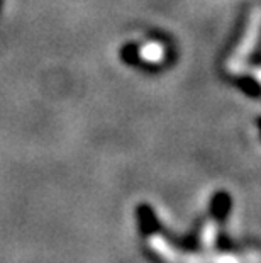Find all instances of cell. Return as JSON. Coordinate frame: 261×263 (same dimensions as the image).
<instances>
[{"label": "cell", "instance_id": "6da1fadb", "mask_svg": "<svg viewBox=\"0 0 261 263\" xmlns=\"http://www.w3.org/2000/svg\"><path fill=\"white\" fill-rule=\"evenodd\" d=\"M259 34H261V7H256L251 12V15H249L243 39L236 46L234 53L227 60L226 68L229 73H241V71L246 68L248 60L253 54L254 48H256V44L261 37Z\"/></svg>", "mask_w": 261, "mask_h": 263}, {"label": "cell", "instance_id": "7a4b0ae2", "mask_svg": "<svg viewBox=\"0 0 261 263\" xmlns=\"http://www.w3.org/2000/svg\"><path fill=\"white\" fill-rule=\"evenodd\" d=\"M205 219L204 217H197L195 222L192 224V229L185 234H176L170 229L163 228L161 236L165 238V241L171 245L173 248L183 251V253H198L202 250V228Z\"/></svg>", "mask_w": 261, "mask_h": 263}, {"label": "cell", "instance_id": "3957f363", "mask_svg": "<svg viewBox=\"0 0 261 263\" xmlns=\"http://www.w3.org/2000/svg\"><path fill=\"white\" fill-rule=\"evenodd\" d=\"M134 216H136V222H137V231H139L141 236L151 238L156 236V234H161L163 231V222L159 221V217L154 211V207L148 202H141L136 205L134 209Z\"/></svg>", "mask_w": 261, "mask_h": 263}, {"label": "cell", "instance_id": "277c9868", "mask_svg": "<svg viewBox=\"0 0 261 263\" xmlns=\"http://www.w3.org/2000/svg\"><path fill=\"white\" fill-rule=\"evenodd\" d=\"M232 211V197L229 192L226 190H217L214 192V195L210 197L209 202V216L215 224L222 226L224 222L229 219Z\"/></svg>", "mask_w": 261, "mask_h": 263}, {"label": "cell", "instance_id": "5b68a950", "mask_svg": "<svg viewBox=\"0 0 261 263\" xmlns=\"http://www.w3.org/2000/svg\"><path fill=\"white\" fill-rule=\"evenodd\" d=\"M139 57H141V60L148 61V63H153V65L159 63V61L166 57V48L161 43H158V41L146 43L141 48Z\"/></svg>", "mask_w": 261, "mask_h": 263}, {"label": "cell", "instance_id": "8992f818", "mask_svg": "<svg viewBox=\"0 0 261 263\" xmlns=\"http://www.w3.org/2000/svg\"><path fill=\"white\" fill-rule=\"evenodd\" d=\"M214 245L219 251H224V253H234V251H239V245H237L226 231L217 233Z\"/></svg>", "mask_w": 261, "mask_h": 263}, {"label": "cell", "instance_id": "52a82bcc", "mask_svg": "<svg viewBox=\"0 0 261 263\" xmlns=\"http://www.w3.org/2000/svg\"><path fill=\"white\" fill-rule=\"evenodd\" d=\"M143 255H144V258H146L149 263H168L163 258V256L158 255L154 250L148 248V246H143Z\"/></svg>", "mask_w": 261, "mask_h": 263}]
</instances>
